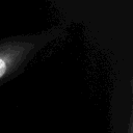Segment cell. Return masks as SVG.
I'll return each mask as SVG.
<instances>
[{
	"mask_svg": "<svg viewBox=\"0 0 133 133\" xmlns=\"http://www.w3.org/2000/svg\"><path fill=\"white\" fill-rule=\"evenodd\" d=\"M64 33V28L54 26L36 33L0 38V86L19 76L42 50Z\"/></svg>",
	"mask_w": 133,
	"mask_h": 133,
	"instance_id": "obj_1",
	"label": "cell"
}]
</instances>
